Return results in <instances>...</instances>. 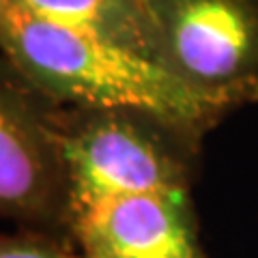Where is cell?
Wrapping results in <instances>:
<instances>
[{"label": "cell", "instance_id": "obj_1", "mask_svg": "<svg viewBox=\"0 0 258 258\" xmlns=\"http://www.w3.org/2000/svg\"><path fill=\"white\" fill-rule=\"evenodd\" d=\"M0 43L9 67L52 106L138 112L191 144L235 108L149 56L50 22L18 0H0Z\"/></svg>", "mask_w": 258, "mask_h": 258}, {"label": "cell", "instance_id": "obj_2", "mask_svg": "<svg viewBox=\"0 0 258 258\" xmlns=\"http://www.w3.org/2000/svg\"><path fill=\"white\" fill-rule=\"evenodd\" d=\"M67 170V217L97 200L189 194L183 147L194 144L159 120L129 110L54 112Z\"/></svg>", "mask_w": 258, "mask_h": 258}, {"label": "cell", "instance_id": "obj_3", "mask_svg": "<svg viewBox=\"0 0 258 258\" xmlns=\"http://www.w3.org/2000/svg\"><path fill=\"white\" fill-rule=\"evenodd\" d=\"M144 3L166 69L232 106L258 99V0Z\"/></svg>", "mask_w": 258, "mask_h": 258}, {"label": "cell", "instance_id": "obj_4", "mask_svg": "<svg viewBox=\"0 0 258 258\" xmlns=\"http://www.w3.org/2000/svg\"><path fill=\"white\" fill-rule=\"evenodd\" d=\"M0 211L28 226L67 224V170L54 112L9 64L0 86Z\"/></svg>", "mask_w": 258, "mask_h": 258}, {"label": "cell", "instance_id": "obj_5", "mask_svg": "<svg viewBox=\"0 0 258 258\" xmlns=\"http://www.w3.org/2000/svg\"><path fill=\"white\" fill-rule=\"evenodd\" d=\"M67 226L86 258H209L189 194L97 200L69 213Z\"/></svg>", "mask_w": 258, "mask_h": 258}, {"label": "cell", "instance_id": "obj_6", "mask_svg": "<svg viewBox=\"0 0 258 258\" xmlns=\"http://www.w3.org/2000/svg\"><path fill=\"white\" fill-rule=\"evenodd\" d=\"M32 13L140 52L159 62L157 28L144 0H18ZM161 64V62H159Z\"/></svg>", "mask_w": 258, "mask_h": 258}, {"label": "cell", "instance_id": "obj_7", "mask_svg": "<svg viewBox=\"0 0 258 258\" xmlns=\"http://www.w3.org/2000/svg\"><path fill=\"white\" fill-rule=\"evenodd\" d=\"M0 258H86L82 252L76 254L67 245L43 235L39 230H24L18 235L3 237Z\"/></svg>", "mask_w": 258, "mask_h": 258}]
</instances>
